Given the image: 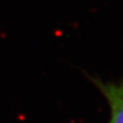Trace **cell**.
<instances>
[{
  "label": "cell",
  "mask_w": 123,
  "mask_h": 123,
  "mask_svg": "<svg viewBox=\"0 0 123 123\" xmlns=\"http://www.w3.org/2000/svg\"><path fill=\"white\" fill-rule=\"evenodd\" d=\"M107 100L110 109L108 123H123V78L118 82H104L89 77Z\"/></svg>",
  "instance_id": "1"
}]
</instances>
